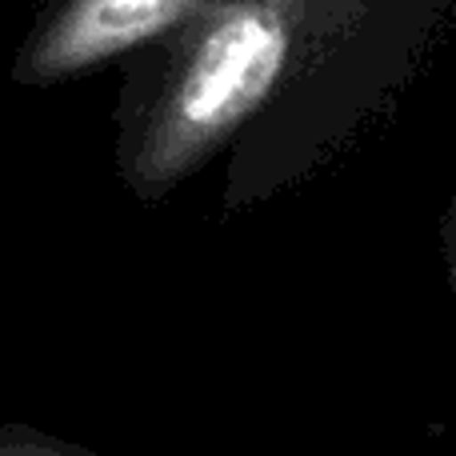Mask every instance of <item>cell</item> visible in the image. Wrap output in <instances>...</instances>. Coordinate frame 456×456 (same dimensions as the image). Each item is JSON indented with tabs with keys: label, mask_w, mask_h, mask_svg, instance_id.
<instances>
[{
	"label": "cell",
	"mask_w": 456,
	"mask_h": 456,
	"mask_svg": "<svg viewBox=\"0 0 456 456\" xmlns=\"http://www.w3.org/2000/svg\"><path fill=\"white\" fill-rule=\"evenodd\" d=\"M452 24L456 0H308L281 88L228 149L224 213L300 192L356 157Z\"/></svg>",
	"instance_id": "obj_1"
},
{
	"label": "cell",
	"mask_w": 456,
	"mask_h": 456,
	"mask_svg": "<svg viewBox=\"0 0 456 456\" xmlns=\"http://www.w3.org/2000/svg\"><path fill=\"white\" fill-rule=\"evenodd\" d=\"M308 0H216L168 37L120 61L117 176L157 205L224 157L268 109Z\"/></svg>",
	"instance_id": "obj_2"
},
{
	"label": "cell",
	"mask_w": 456,
	"mask_h": 456,
	"mask_svg": "<svg viewBox=\"0 0 456 456\" xmlns=\"http://www.w3.org/2000/svg\"><path fill=\"white\" fill-rule=\"evenodd\" d=\"M216 0H48L24 32L8 80L56 88L128 61Z\"/></svg>",
	"instance_id": "obj_3"
},
{
	"label": "cell",
	"mask_w": 456,
	"mask_h": 456,
	"mask_svg": "<svg viewBox=\"0 0 456 456\" xmlns=\"http://www.w3.org/2000/svg\"><path fill=\"white\" fill-rule=\"evenodd\" d=\"M0 456H96V452L69 441H56V436L40 433V428L0 425Z\"/></svg>",
	"instance_id": "obj_4"
},
{
	"label": "cell",
	"mask_w": 456,
	"mask_h": 456,
	"mask_svg": "<svg viewBox=\"0 0 456 456\" xmlns=\"http://www.w3.org/2000/svg\"><path fill=\"white\" fill-rule=\"evenodd\" d=\"M441 256H444L449 284H452V292H456V200L444 208V216H441Z\"/></svg>",
	"instance_id": "obj_5"
}]
</instances>
